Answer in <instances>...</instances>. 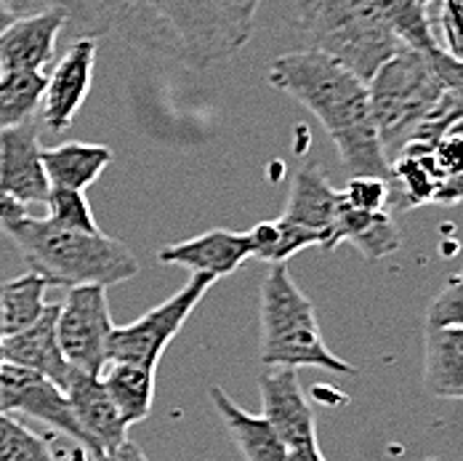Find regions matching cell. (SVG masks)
Returning a JSON list of instances; mask_svg holds the SVG:
<instances>
[{
	"instance_id": "obj_1",
	"label": "cell",
	"mask_w": 463,
	"mask_h": 461,
	"mask_svg": "<svg viewBox=\"0 0 463 461\" xmlns=\"http://www.w3.org/2000/svg\"><path fill=\"white\" fill-rule=\"evenodd\" d=\"M267 81L323 123L352 177L389 179V158L373 120L368 83L309 48L278 56L269 64Z\"/></svg>"
},
{
	"instance_id": "obj_2",
	"label": "cell",
	"mask_w": 463,
	"mask_h": 461,
	"mask_svg": "<svg viewBox=\"0 0 463 461\" xmlns=\"http://www.w3.org/2000/svg\"><path fill=\"white\" fill-rule=\"evenodd\" d=\"M112 5L126 43L176 59L189 70H208L250 41L232 24L219 0H112Z\"/></svg>"
},
{
	"instance_id": "obj_3",
	"label": "cell",
	"mask_w": 463,
	"mask_h": 461,
	"mask_svg": "<svg viewBox=\"0 0 463 461\" xmlns=\"http://www.w3.org/2000/svg\"><path fill=\"white\" fill-rule=\"evenodd\" d=\"M5 235L22 251L30 273L48 285L78 288V285H118L139 275V259L134 251L104 232H78L56 227L48 219L24 216Z\"/></svg>"
},
{
	"instance_id": "obj_4",
	"label": "cell",
	"mask_w": 463,
	"mask_h": 461,
	"mask_svg": "<svg viewBox=\"0 0 463 461\" xmlns=\"http://www.w3.org/2000/svg\"><path fill=\"white\" fill-rule=\"evenodd\" d=\"M296 30L309 51L330 56L363 83L405 46L368 0H298Z\"/></svg>"
},
{
	"instance_id": "obj_5",
	"label": "cell",
	"mask_w": 463,
	"mask_h": 461,
	"mask_svg": "<svg viewBox=\"0 0 463 461\" xmlns=\"http://www.w3.org/2000/svg\"><path fill=\"white\" fill-rule=\"evenodd\" d=\"M261 363L267 369H323L354 376L357 369L327 350L315 304L285 264L261 283Z\"/></svg>"
},
{
	"instance_id": "obj_6",
	"label": "cell",
	"mask_w": 463,
	"mask_h": 461,
	"mask_svg": "<svg viewBox=\"0 0 463 461\" xmlns=\"http://www.w3.org/2000/svg\"><path fill=\"white\" fill-rule=\"evenodd\" d=\"M431 51L402 46L368 81L373 120L389 163L392 152L397 158L442 101L445 89Z\"/></svg>"
},
{
	"instance_id": "obj_7",
	"label": "cell",
	"mask_w": 463,
	"mask_h": 461,
	"mask_svg": "<svg viewBox=\"0 0 463 461\" xmlns=\"http://www.w3.org/2000/svg\"><path fill=\"white\" fill-rule=\"evenodd\" d=\"M213 283L216 277L192 275L182 291H176L171 299H165L155 310L144 312L139 321L115 325L112 339H109V360L137 363L144 369L157 370L165 347L184 328L189 315L194 312V307L203 302V296L211 291Z\"/></svg>"
},
{
	"instance_id": "obj_8",
	"label": "cell",
	"mask_w": 463,
	"mask_h": 461,
	"mask_svg": "<svg viewBox=\"0 0 463 461\" xmlns=\"http://www.w3.org/2000/svg\"><path fill=\"white\" fill-rule=\"evenodd\" d=\"M112 331L115 323L107 302V288L101 285L67 288V296L56 312V339L70 369L99 376L109 363Z\"/></svg>"
},
{
	"instance_id": "obj_9",
	"label": "cell",
	"mask_w": 463,
	"mask_h": 461,
	"mask_svg": "<svg viewBox=\"0 0 463 461\" xmlns=\"http://www.w3.org/2000/svg\"><path fill=\"white\" fill-rule=\"evenodd\" d=\"M0 414L35 418L51 429L78 437L93 451L89 435L80 429L78 418L67 403L64 389H59L53 381H48L46 376L35 370L3 363V360H0Z\"/></svg>"
},
{
	"instance_id": "obj_10",
	"label": "cell",
	"mask_w": 463,
	"mask_h": 461,
	"mask_svg": "<svg viewBox=\"0 0 463 461\" xmlns=\"http://www.w3.org/2000/svg\"><path fill=\"white\" fill-rule=\"evenodd\" d=\"M99 38L80 35L75 38L64 56L53 64L46 75V89L41 101V123L51 134H61L75 123L78 110L89 99L93 86V64H96Z\"/></svg>"
},
{
	"instance_id": "obj_11",
	"label": "cell",
	"mask_w": 463,
	"mask_h": 461,
	"mask_svg": "<svg viewBox=\"0 0 463 461\" xmlns=\"http://www.w3.org/2000/svg\"><path fill=\"white\" fill-rule=\"evenodd\" d=\"M70 27L61 5L16 16L0 30V72H43L53 64L59 35Z\"/></svg>"
},
{
	"instance_id": "obj_12",
	"label": "cell",
	"mask_w": 463,
	"mask_h": 461,
	"mask_svg": "<svg viewBox=\"0 0 463 461\" xmlns=\"http://www.w3.org/2000/svg\"><path fill=\"white\" fill-rule=\"evenodd\" d=\"M41 120L0 131V192L19 206H46V168L41 160Z\"/></svg>"
},
{
	"instance_id": "obj_13",
	"label": "cell",
	"mask_w": 463,
	"mask_h": 461,
	"mask_svg": "<svg viewBox=\"0 0 463 461\" xmlns=\"http://www.w3.org/2000/svg\"><path fill=\"white\" fill-rule=\"evenodd\" d=\"M261 416L275 427L288 451L317 446V421L296 369H267L259 376Z\"/></svg>"
},
{
	"instance_id": "obj_14",
	"label": "cell",
	"mask_w": 463,
	"mask_h": 461,
	"mask_svg": "<svg viewBox=\"0 0 463 461\" xmlns=\"http://www.w3.org/2000/svg\"><path fill=\"white\" fill-rule=\"evenodd\" d=\"M64 395H67V403L78 418L80 429L91 440L93 456L109 454L128 440V427L123 424V418L118 414V408L99 376L70 370Z\"/></svg>"
},
{
	"instance_id": "obj_15",
	"label": "cell",
	"mask_w": 463,
	"mask_h": 461,
	"mask_svg": "<svg viewBox=\"0 0 463 461\" xmlns=\"http://www.w3.org/2000/svg\"><path fill=\"white\" fill-rule=\"evenodd\" d=\"M157 259L163 264H176L192 270V275L227 277L240 270L245 259H250V237L248 232L211 230L189 237L182 243H171L160 248Z\"/></svg>"
},
{
	"instance_id": "obj_16",
	"label": "cell",
	"mask_w": 463,
	"mask_h": 461,
	"mask_svg": "<svg viewBox=\"0 0 463 461\" xmlns=\"http://www.w3.org/2000/svg\"><path fill=\"white\" fill-rule=\"evenodd\" d=\"M56 312H59V304H48L41 321H35L30 328L14 336L0 339V360L35 370L46 376L48 381H53L59 389H64L72 369L64 360L59 339H56Z\"/></svg>"
},
{
	"instance_id": "obj_17",
	"label": "cell",
	"mask_w": 463,
	"mask_h": 461,
	"mask_svg": "<svg viewBox=\"0 0 463 461\" xmlns=\"http://www.w3.org/2000/svg\"><path fill=\"white\" fill-rule=\"evenodd\" d=\"M341 243H349L352 248H357L368 262H378L400 251V230L394 225L392 211H360V208L346 206L341 197L338 214L325 237L323 248L335 251Z\"/></svg>"
},
{
	"instance_id": "obj_18",
	"label": "cell",
	"mask_w": 463,
	"mask_h": 461,
	"mask_svg": "<svg viewBox=\"0 0 463 461\" xmlns=\"http://www.w3.org/2000/svg\"><path fill=\"white\" fill-rule=\"evenodd\" d=\"M338 206H341V189L330 187L320 166L307 163L296 171L290 182L282 216L288 222L320 232L325 243L327 232L333 227V219L338 214Z\"/></svg>"
},
{
	"instance_id": "obj_19",
	"label": "cell",
	"mask_w": 463,
	"mask_h": 461,
	"mask_svg": "<svg viewBox=\"0 0 463 461\" xmlns=\"http://www.w3.org/2000/svg\"><path fill=\"white\" fill-rule=\"evenodd\" d=\"M423 384L434 398L463 400V325H426Z\"/></svg>"
},
{
	"instance_id": "obj_20",
	"label": "cell",
	"mask_w": 463,
	"mask_h": 461,
	"mask_svg": "<svg viewBox=\"0 0 463 461\" xmlns=\"http://www.w3.org/2000/svg\"><path fill=\"white\" fill-rule=\"evenodd\" d=\"M211 403L222 416L230 437L245 461H285L288 448L279 440L275 427L261 414L242 411L222 387H211Z\"/></svg>"
},
{
	"instance_id": "obj_21",
	"label": "cell",
	"mask_w": 463,
	"mask_h": 461,
	"mask_svg": "<svg viewBox=\"0 0 463 461\" xmlns=\"http://www.w3.org/2000/svg\"><path fill=\"white\" fill-rule=\"evenodd\" d=\"M115 152L107 144L89 141H67L59 147H43L41 160L46 168L48 185L59 189H78L86 192L96 185L101 171L112 163Z\"/></svg>"
},
{
	"instance_id": "obj_22",
	"label": "cell",
	"mask_w": 463,
	"mask_h": 461,
	"mask_svg": "<svg viewBox=\"0 0 463 461\" xmlns=\"http://www.w3.org/2000/svg\"><path fill=\"white\" fill-rule=\"evenodd\" d=\"M445 179L439 177L431 149L423 147H405L392 163H389V189L392 200L389 206H397L400 211H411L418 206L434 203Z\"/></svg>"
},
{
	"instance_id": "obj_23",
	"label": "cell",
	"mask_w": 463,
	"mask_h": 461,
	"mask_svg": "<svg viewBox=\"0 0 463 461\" xmlns=\"http://www.w3.org/2000/svg\"><path fill=\"white\" fill-rule=\"evenodd\" d=\"M99 379L104 381L118 414L128 429L149 416L155 403V370L137 363L109 360L99 373Z\"/></svg>"
},
{
	"instance_id": "obj_24",
	"label": "cell",
	"mask_w": 463,
	"mask_h": 461,
	"mask_svg": "<svg viewBox=\"0 0 463 461\" xmlns=\"http://www.w3.org/2000/svg\"><path fill=\"white\" fill-rule=\"evenodd\" d=\"M431 59H434V67H437V75L442 81L445 93H442V101L434 110V115L418 129L416 137L408 141V147L431 149L437 139L442 137L445 131H450L458 120H463V64L450 59L439 48L431 51Z\"/></svg>"
},
{
	"instance_id": "obj_25",
	"label": "cell",
	"mask_w": 463,
	"mask_h": 461,
	"mask_svg": "<svg viewBox=\"0 0 463 461\" xmlns=\"http://www.w3.org/2000/svg\"><path fill=\"white\" fill-rule=\"evenodd\" d=\"M48 288L51 285L38 273L0 280V339L14 336L41 321L48 307Z\"/></svg>"
},
{
	"instance_id": "obj_26",
	"label": "cell",
	"mask_w": 463,
	"mask_h": 461,
	"mask_svg": "<svg viewBox=\"0 0 463 461\" xmlns=\"http://www.w3.org/2000/svg\"><path fill=\"white\" fill-rule=\"evenodd\" d=\"M250 237V259L272 264H285L290 256L301 254L309 245L323 248V235L309 227H301L296 222H288L285 216L272 222H259L253 230H248Z\"/></svg>"
},
{
	"instance_id": "obj_27",
	"label": "cell",
	"mask_w": 463,
	"mask_h": 461,
	"mask_svg": "<svg viewBox=\"0 0 463 461\" xmlns=\"http://www.w3.org/2000/svg\"><path fill=\"white\" fill-rule=\"evenodd\" d=\"M43 89V72H0V131L35 120Z\"/></svg>"
},
{
	"instance_id": "obj_28",
	"label": "cell",
	"mask_w": 463,
	"mask_h": 461,
	"mask_svg": "<svg viewBox=\"0 0 463 461\" xmlns=\"http://www.w3.org/2000/svg\"><path fill=\"white\" fill-rule=\"evenodd\" d=\"M368 3L405 46L418 51L437 48V41L429 27V14L420 5V0H368Z\"/></svg>"
},
{
	"instance_id": "obj_29",
	"label": "cell",
	"mask_w": 463,
	"mask_h": 461,
	"mask_svg": "<svg viewBox=\"0 0 463 461\" xmlns=\"http://www.w3.org/2000/svg\"><path fill=\"white\" fill-rule=\"evenodd\" d=\"M51 5H61L70 14V30L80 35L101 38L118 33V11L112 0H48Z\"/></svg>"
},
{
	"instance_id": "obj_30",
	"label": "cell",
	"mask_w": 463,
	"mask_h": 461,
	"mask_svg": "<svg viewBox=\"0 0 463 461\" xmlns=\"http://www.w3.org/2000/svg\"><path fill=\"white\" fill-rule=\"evenodd\" d=\"M0 461H53L46 440L16 416L0 414Z\"/></svg>"
},
{
	"instance_id": "obj_31",
	"label": "cell",
	"mask_w": 463,
	"mask_h": 461,
	"mask_svg": "<svg viewBox=\"0 0 463 461\" xmlns=\"http://www.w3.org/2000/svg\"><path fill=\"white\" fill-rule=\"evenodd\" d=\"M48 222H53L56 227L64 230H78V232H99L96 219L91 214V206L86 200V192L78 189H59L51 187L48 192Z\"/></svg>"
},
{
	"instance_id": "obj_32",
	"label": "cell",
	"mask_w": 463,
	"mask_h": 461,
	"mask_svg": "<svg viewBox=\"0 0 463 461\" xmlns=\"http://www.w3.org/2000/svg\"><path fill=\"white\" fill-rule=\"evenodd\" d=\"M431 5H437V19H429V27L431 35L439 33L442 38L437 48L463 64V0H437Z\"/></svg>"
},
{
	"instance_id": "obj_33",
	"label": "cell",
	"mask_w": 463,
	"mask_h": 461,
	"mask_svg": "<svg viewBox=\"0 0 463 461\" xmlns=\"http://www.w3.org/2000/svg\"><path fill=\"white\" fill-rule=\"evenodd\" d=\"M341 197L346 206L360 211H389L392 189L389 179L381 177H352L349 185L341 189Z\"/></svg>"
},
{
	"instance_id": "obj_34",
	"label": "cell",
	"mask_w": 463,
	"mask_h": 461,
	"mask_svg": "<svg viewBox=\"0 0 463 461\" xmlns=\"http://www.w3.org/2000/svg\"><path fill=\"white\" fill-rule=\"evenodd\" d=\"M426 325H463V270L434 296L426 312Z\"/></svg>"
},
{
	"instance_id": "obj_35",
	"label": "cell",
	"mask_w": 463,
	"mask_h": 461,
	"mask_svg": "<svg viewBox=\"0 0 463 461\" xmlns=\"http://www.w3.org/2000/svg\"><path fill=\"white\" fill-rule=\"evenodd\" d=\"M431 158H434V166H437V171H439V177H442L445 182L463 177V134L461 131H458V129L445 131L442 137L434 141V147H431Z\"/></svg>"
},
{
	"instance_id": "obj_36",
	"label": "cell",
	"mask_w": 463,
	"mask_h": 461,
	"mask_svg": "<svg viewBox=\"0 0 463 461\" xmlns=\"http://www.w3.org/2000/svg\"><path fill=\"white\" fill-rule=\"evenodd\" d=\"M46 440L48 454L53 461H93V451L80 443L78 437L72 435H64L59 429H51L48 435H41Z\"/></svg>"
},
{
	"instance_id": "obj_37",
	"label": "cell",
	"mask_w": 463,
	"mask_h": 461,
	"mask_svg": "<svg viewBox=\"0 0 463 461\" xmlns=\"http://www.w3.org/2000/svg\"><path fill=\"white\" fill-rule=\"evenodd\" d=\"M224 14L230 16V22L242 33L250 38L253 33V19H256V11L261 5V0H219Z\"/></svg>"
},
{
	"instance_id": "obj_38",
	"label": "cell",
	"mask_w": 463,
	"mask_h": 461,
	"mask_svg": "<svg viewBox=\"0 0 463 461\" xmlns=\"http://www.w3.org/2000/svg\"><path fill=\"white\" fill-rule=\"evenodd\" d=\"M24 216H27V208L0 192V230L5 232L8 227H14L19 219H24Z\"/></svg>"
},
{
	"instance_id": "obj_39",
	"label": "cell",
	"mask_w": 463,
	"mask_h": 461,
	"mask_svg": "<svg viewBox=\"0 0 463 461\" xmlns=\"http://www.w3.org/2000/svg\"><path fill=\"white\" fill-rule=\"evenodd\" d=\"M93 461H146V456L134 440H126L120 448L109 451V454H99V456H93Z\"/></svg>"
},
{
	"instance_id": "obj_40",
	"label": "cell",
	"mask_w": 463,
	"mask_h": 461,
	"mask_svg": "<svg viewBox=\"0 0 463 461\" xmlns=\"http://www.w3.org/2000/svg\"><path fill=\"white\" fill-rule=\"evenodd\" d=\"M434 203H442V206H456V203H463V177L445 182Z\"/></svg>"
},
{
	"instance_id": "obj_41",
	"label": "cell",
	"mask_w": 463,
	"mask_h": 461,
	"mask_svg": "<svg viewBox=\"0 0 463 461\" xmlns=\"http://www.w3.org/2000/svg\"><path fill=\"white\" fill-rule=\"evenodd\" d=\"M285 461H327L320 451V446H307V448H296V451H288V459Z\"/></svg>"
},
{
	"instance_id": "obj_42",
	"label": "cell",
	"mask_w": 463,
	"mask_h": 461,
	"mask_svg": "<svg viewBox=\"0 0 463 461\" xmlns=\"http://www.w3.org/2000/svg\"><path fill=\"white\" fill-rule=\"evenodd\" d=\"M431 3H437V0H420V5L426 8V5H431Z\"/></svg>"
},
{
	"instance_id": "obj_43",
	"label": "cell",
	"mask_w": 463,
	"mask_h": 461,
	"mask_svg": "<svg viewBox=\"0 0 463 461\" xmlns=\"http://www.w3.org/2000/svg\"><path fill=\"white\" fill-rule=\"evenodd\" d=\"M453 129H458V131H461V134H463V120H458V123H456Z\"/></svg>"
},
{
	"instance_id": "obj_44",
	"label": "cell",
	"mask_w": 463,
	"mask_h": 461,
	"mask_svg": "<svg viewBox=\"0 0 463 461\" xmlns=\"http://www.w3.org/2000/svg\"><path fill=\"white\" fill-rule=\"evenodd\" d=\"M0 22H5V19H3V14H0Z\"/></svg>"
}]
</instances>
